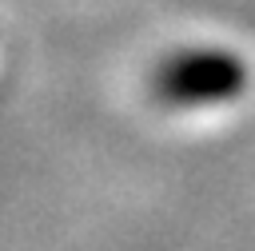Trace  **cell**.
<instances>
[{"label": "cell", "mask_w": 255, "mask_h": 251, "mask_svg": "<svg viewBox=\"0 0 255 251\" xmlns=\"http://www.w3.org/2000/svg\"><path fill=\"white\" fill-rule=\"evenodd\" d=\"M251 88V64L223 44H183L159 56L147 72V96L167 112L231 108Z\"/></svg>", "instance_id": "obj_1"}]
</instances>
